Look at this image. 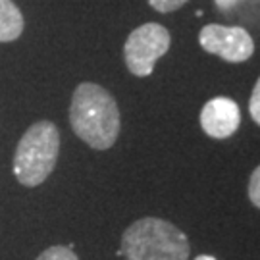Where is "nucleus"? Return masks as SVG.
I'll list each match as a JSON object with an SVG mask.
<instances>
[{
    "label": "nucleus",
    "mask_w": 260,
    "mask_h": 260,
    "mask_svg": "<svg viewBox=\"0 0 260 260\" xmlns=\"http://www.w3.org/2000/svg\"><path fill=\"white\" fill-rule=\"evenodd\" d=\"M70 123L81 141L96 150L114 147L121 129L118 104L104 87L79 83L70 104Z\"/></svg>",
    "instance_id": "obj_1"
},
{
    "label": "nucleus",
    "mask_w": 260,
    "mask_h": 260,
    "mask_svg": "<svg viewBox=\"0 0 260 260\" xmlns=\"http://www.w3.org/2000/svg\"><path fill=\"white\" fill-rule=\"evenodd\" d=\"M120 252L127 260H189L187 235L162 218H141L121 235Z\"/></svg>",
    "instance_id": "obj_2"
},
{
    "label": "nucleus",
    "mask_w": 260,
    "mask_h": 260,
    "mask_svg": "<svg viewBox=\"0 0 260 260\" xmlns=\"http://www.w3.org/2000/svg\"><path fill=\"white\" fill-rule=\"evenodd\" d=\"M60 154V133L52 121L43 120L29 127L14 154V176L21 185L37 187L47 179Z\"/></svg>",
    "instance_id": "obj_3"
},
{
    "label": "nucleus",
    "mask_w": 260,
    "mask_h": 260,
    "mask_svg": "<svg viewBox=\"0 0 260 260\" xmlns=\"http://www.w3.org/2000/svg\"><path fill=\"white\" fill-rule=\"evenodd\" d=\"M170 31L160 23H143L133 29L123 47L127 70L137 77H149L158 60L170 50Z\"/></svg>",
    "instance_id": "obj_4"
},
{
    "label": "nucleus",
    "mask_w": 260,
    "mask_h": 260,
    "mask_svg": "<svg viewBox=\"0 0 260 260\" xmlns=\"http://www.w3.org/2000/svg\"><path fill=\"white\" fill-rule=\"evenodd\" d=\"M199 43L208 54L220 56L225 62L239 64L247 62L254 54V41L251 33L239 25L208 23L199 33Z\"/></svg>",
    "instance_id": "obj_5"
},
{
    "label": "nucleus",
    "mask_w": 260,
    "mask_h": 260,
    "mask_svg": "<svg viewBox=\"0 0 260 260\" xmlns=\"http://www.w3.org/2000/svg\"><path fill=\"white\" fill-rule=\"evenodd\" d=\"M241 125V112L235 101L214 96L201 110V127L212 139H228Z\"/></svg>",
    "instance_id": "obj_6"
},
{
    "label": "nucleus",
    "mask_w": 260,
    "mask_h": 260,
    "mask_svg": "<svg viewBox=\"0 0 260 260\" xmlns=\"http://www.w3.org/2000/svg\"><path fill=\"white\" fill-rule=\"evenodd\" d=\"M23 33V16L12 0H0V43H12Z\"/></svg>",
    "instance_id": "obj_7"
},
{
    "label": "nucleus",
    "mask_w": 260,
    "mask_h": 260,
    "mask_svg": "<svg viewBox=\"0 0 260 260\" xmlns=\"http://www.w3.org/2000/svg\"><path fill=\"white\" fill-rule=\"evenodd\" d=\"M37 260H79V258H77V254L70 247L56 245V247H50L45 252H41Z\"/></svg>",
    "instance_id": "obj_8"
},
{
    "label": "nucleus",
    "mask_w": 260,
    "mask_h": 260,
    "mask_svg": "<svg viewBox=\"0 0 260 260\" xmlns=\"http://www.w3.org/2000/svg\"><path fill=\"white\" fill-rule=\"evenodd\" d=\"M189 0H149V4L152 8L160 12V14H170V12H176L181 6H185Z\"/></svg>",
    "instance_id": "obj_9"
},
{
    "label": "nucleus",
    "mask_w": 260,
    "mask_h": 260,
    "mask_svg": "<svg viewBox=\"0 0 260 260\" xmlns=\"http://www.w3.org/2000/svg\"><path fill=\"white\" fill-rule=\"evenodd\" d=\"M249 199L256 208H260V166L249 177Z\"/></svg>",
    "instance_id": "obj_10"
},
{
    "label": "nucleus",
    "mask_w": 260,
    "mask_h": 260,
    "mask_svg": "<svg viewBox=\"0 0 260 260\" xmlns=\"http://www.w3.org/2000/svg\"><path fill=\"white\" fill-rule=\"evenodd\" d=\"M249 112H251V118L260 125V77L254 89L251 93V101H249Z\"/></svg>",
    "instance_id": "obj_11"
},
{
    "label": "nucleus",
    "mask_w": 260,
    "mask_h": 260,
    "mask_svg": "<svg viewBox=\"0 0 260 260\" xmlns=\"http://www.w3.org/2000/svg\"><path fill=\"white\" fill-rule=\"evenodd\" d=\"M216 2V6L220 10H228V8H232L235 2H239V0H214Z\"/></svg>",
    "instance_id": "obj_12"
},
{
    "label": "nucleus",
    "mask_w": 260,
    "mask_h": 260,
    "mask_svg": "<svg viewBox=\"0 0 260 260\" xmlns=\"http://www.w3.org/2000/svg\"><path fill=\"white\" fill-rule=\"evenodd\" d=\"M195 260H216L214 256H210V254H201V256H197Z\"/></svg>",
    "instance_id": "obj_13"
}]
</instances>
